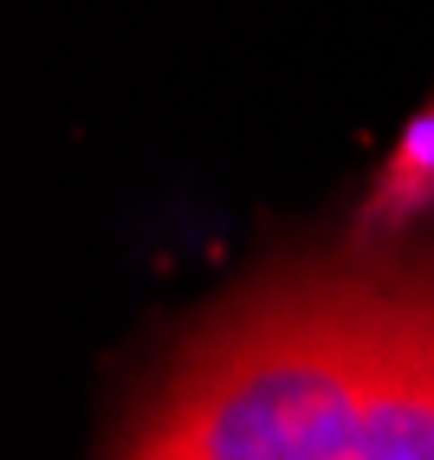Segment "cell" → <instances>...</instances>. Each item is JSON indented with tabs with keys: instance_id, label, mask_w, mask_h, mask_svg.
<instances>
[{
	"instance_id": "cell-1",
	"label": "cell",
	"mask_w": 434,
	"mask_h": 460,
	"mask_svg": "<svg viewBox=\"0 0 434 460\" xmlns=\"http://www.w3.org/2000/svg\"><path fill=\"white\" fill-rule=\"evenodd\" d=\"M117 460H434V260L331 266L234 298Z\"/></svg>"
}]
</instances>
